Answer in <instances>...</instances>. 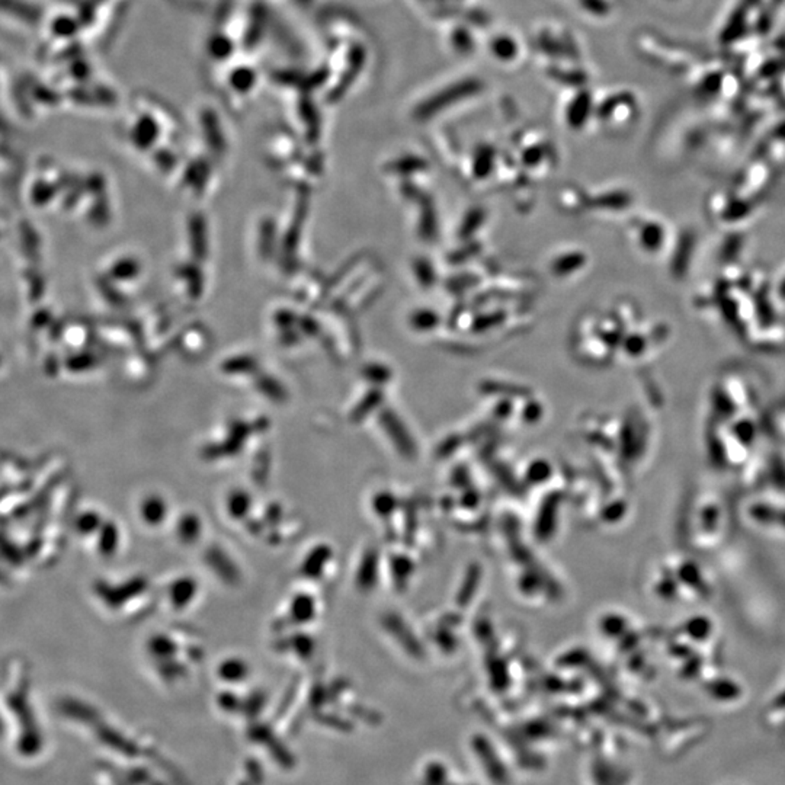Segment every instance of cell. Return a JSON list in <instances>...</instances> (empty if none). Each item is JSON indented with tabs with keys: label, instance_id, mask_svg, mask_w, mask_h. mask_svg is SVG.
I'll use <instances>...</instances> for the list:
<instances>
[]
</instances>
